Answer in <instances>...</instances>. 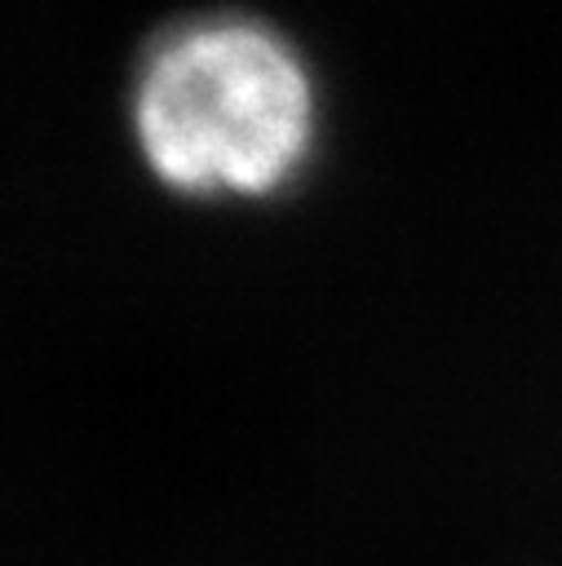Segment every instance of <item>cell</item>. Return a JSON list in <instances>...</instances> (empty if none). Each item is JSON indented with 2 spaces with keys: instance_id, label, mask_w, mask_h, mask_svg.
<instances>
[{
  "instance_id": "6da1fadb",
  "label": "cell",
  "mask_w": 562,
  "mask_h": 566,
  "mask_svg": "<svg viewBox=\"0 0 562 566\" xmlns=\"http://www.w3.org/2000/svg\"><path fill=\"white\" fill-rule=\"evenodd\" d=\"M323 84L305 49L261 13L204 9L159 27L128 80V137L177 199L266 203L314 164Z\"/></svg>"
}]
</instances>
